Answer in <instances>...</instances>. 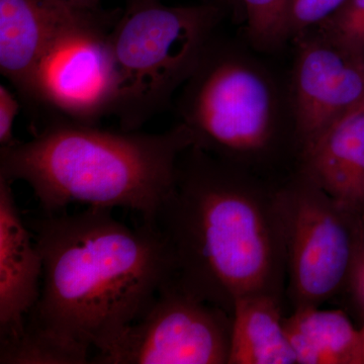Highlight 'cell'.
I'll return each instance as SVG.
<instances>
[{
  "mask_svg": "<svg viewBox=\"0 0 364 364\" xmlns=\"http://www.w3.org/2000/svg\"><path fill=\"white\" fill-rule=\"evenodd\" d=\"M191 146L153 225L168 244L172 279L233 316L235 301L284 298L287 230L280 184Z\"/></svg>",
  "mask_w": 364,
  "mask_h": 364,
  "instance_id": "1",
  "label": "cell"
},
{
  "mask_svg": "<svg viewBox=\"0 0 364 364\" xmlns=\"http://www.w3.org/2000/svg\"><path fill=\"white\" fill-rule=\"evenodd\" d=\"M32 226L43 286L26 325L72 348L105 350L173 277V258L156 226L133 229L112 208L47 214Z\"/></svg>",
  "mask_w": 364,
  "mask_h": 364,
  "instance_id": "2",
  "label": "cell"
},
{
  "mask_svg": "<svg viewBox=\"0 0 364 364\" xmlns=\"http://www.w3.org/2000/svg\"><path fill=\"white\" fill-rule=\"evenodd\" d=\"M193 145L178 123L162 133L111 131L51 117L28 142L0 148V177L23 181L47 214L73 203L124 208L152 224Z\"/></svg>",
  "mask_w": 364,
  "mask_h": 364,
  "instance_id": "3",
  "label": "cell"
},
{
  "mask_svg": "<svg viewBox=\"0 0 364 364\" xmlns=\"http://www.w3.org/2000/svg\"><path fill=\"white\" fill-rule=\"evenodd\" d=\"M178 114L193 146L257 176L282 181L273 171L289 142L280 126L277 90L263 69L232 46L212 40L182 86Z\"/></svg>",
  "mask_w": 364,
  "mask_h": 364,
  "instance_id": "4",
  "label": "cell"
},
{
  "mask_svg": "<svg viewBox=\"0 0 364 364\" xmlns=\"http://www.w3.org/2000/svg\"><path fill=\"white\" fill-rule=\"evenodd\" d=\"M223 18L215 4L168 6L127 0L109 32L117 77L112 116L121 130L139 131L168 109L193 75Z\"/></svg>",
  "mask_w": 364,
  "mask_h": 364,
  "instance_id": "5",
  "label": "cell"
},
{
  "mask_svg": "<svg viewBox=\"0 0 364 364\" xmlns=\"http://www.w3.org/2000/svg\"><path fill=\"white\" fill-rule=\"evenodd\" d=\"M287 230V296L294 310L321 306L348 287L361 215L339 205L299 170L280 184Z\"/></svg>",
  "mask_w": 364,
  "mask_h": 364,
  "instance_id": "6",
  "label": "cell"
},
{
  "mask_svg": "<svg viewBox=\"0 0 364 364\" xmlns=\"http://www.w3.org/2000/svg\"><path fill=\"white\" fill-rule=\"evenodd\" d=\"M233 316L170 279L142 317L91 359L100 364H228Z\"/></svg>",
  "mask_w": 364,
  "mask_h": 364,
  "instance_id": "7",
  "label": "cell"
},
{
  "mask_svg": "<svg viewBox=\"0 0 364 364\" xmlns=\"http://www.w3.org/2000/svg\"><path fill=\"white\" fill-rule=\"evenodd\" d=\"M119 14L81 26L52 48L36 78L38 107L78 124L112 116L117 77L109 35Z\"/></svg>",
  "mask_w": 364,
  "mask_h": 364,
  "instance_id": "8",
  "label": "cell"
},
{
  "mask_svg": "<svg viewBox=\"0 0 364 364\" xmlns=\"http://www.w3.org/2000/svg\"><path fill=\"white\" fill-rule=\"evenodd\" d=\"M293 75L294 132L299 152L364 100V59L322 36L296 38Z\"/></svg>",
  "mask_w": 364,
  "mask_h": 364,
  "instance_id": "9",
  "label": "cell"
},
{
  "mask_svg": "<svg viewBox=\"0 0 364 364\" xmlns=\"http://www.w3.org/2000/svg\"><path fill=\"white\" fill-rule=\"evenodd\" d=\"M119 11L75 6L62 0H0V72L23 102L38 109L36 78L60 40L81 26Z\"/></svg>",
  "mask_w": 364,
  "mask_h": 364,
  "instance_id": "10",
  "label": "cell"
},
{
  "mask_svg": "<svg viewBox=\"0 0 364 364\" xmlns=\"http://www.w3.org/2000/svg\"><path fill=\"white\" fill-rule=\"evenodd\" d=\"M11 184L0 177V341L25 329L43 275L42 256L21 220Z\"/></svg>",
  "mask_w": 364,
  "mask_h": 364,
  "instance_id": "11",
  "label": "cell"
},
{
  "mask_svg": "<svg viewBox=\"0 0 364 364\" xmlns=\"http://www.w3.org/2000/svg\"><path fill=\"white\" fill-rule=\"evenodd\" d=\"M342 207L364 214V107L301 148L298 167Z\"/></svg>",
  "mask_w": 364,
  "mask_h": 364,
  "instance_id": "12",
  "label": "cell"
},
{
  "mask_svg": "<svg viewBox=\"0 0 364 364\" xmlns=\"http://www.w3.org/2000/svg\"><path fill=\"white\" fill-rule=\"evenodd\" d=\"M284 318L282 296L258 293L237 299L228 364H298Z\"/></svg>",
  "mask_w": 364,
  "mask_h": 364,
  "instance_id": "13",
  "label": "cell"
},
{
  "mask_svg": "<svg viewBox=\"0 0 364 364\" xmlns=\"http://www.w3.org/2000/svg\"><path fill=\"white\" fill-rule=\"evenodd\" d=\"M284 327L298 364H364L360 333L342 311L296 309Z\"/></svg>",
  "mask_w": 364,
  "mask_h": 364,
  "instance_id": "14",
  "label": "cell"
},
{
  "mask_svg": "<svg viewBox=\"0 0 364 364\" xmlns=\"http://www.w3.org/2000/svg\"><path fill=\"white\" fill-rule=\"evenodd\" d=\"M1 364H82L88 353L72 348L47 333L25 326L14 338L0 341Z\"/></svg>",
  "mask_w": 364,
  "mask_h": 364,
  "instance_id": "15",
  "label": "cell"
},
{
  "mask_svg": "<svg viewBox=\"0 0 364 364\" xmlns=\"http://www.w3.org/2000/svg\"><path fill=\"white\" fill-rule=\"evenodd\" d=\"M245 11L248 36L255 47L270 50L289 38V0H238Z\"/></svg>",
  "mask_w": 364,
  "mask_h": 364,
  "instance_id": "16",
  "label": "cell"
},
{
  "mask_svg": "<svg viewBox=\"0 0 364 364\" xmlns=\"http://www.w3.org/2000/svg\"><path fill=\"white\" fill-rule=\"evenodd\" d=\"M316 28L318 35L332 44L364 59V0H346Z\"/></svg>",
  "mask_w": 364,
  "mask_h": 364,
  "instance_id": "17",
  "label": "cell"
},
{
  "mask_svg": "<svg viewBox=\"0 0 364 364\" xmlns=\"http://www.w3.org/2000/svg\"><path fill=\"white\" fill-rule=\"evenodd\" d=\"M346 0H289L287 28L294 39L331 16Z\"/></svg>",
  "mask_w": 364,
  "mask_h": 364,
  "instance_id": "18",
  "label": "cell"
},
{
  "mask_svg": "<svg viewBox=\"0 0 364 364\" xmlns=\"http://www.w3.org/2000/svg\"><path fill=\"white\" fill-rule=\"evenodd\" d=\"M21 109L20 98L6 85H0V148L18 142L14 138V126Z\"/></svg>",
  "mask_w": 364,
  "mask_h": 364,
  "instance_id": "19",
  "label": "cell"
},
{
  "mask_svg": "<svg viewBox=\"0 0 364 364\" xmlns=\"http://www.w3.org/2000/svg\"><path fill=\"white\" fill-rule=\"evenodd\" d=\"M347 289H350L353 296L364 306V214L361 215V232L358 254Z\"/></svg>",
  "mask_w": 364,
  "mask_h": 364,
  "instance_id": "20",
  "label": "cell"
},
{
  "mask_svg": "<svg viewBox=\"0 0 364 364\" xmlns=\"http://www.w3.org/2000/svg\"><path fill=\"white\" fill-rule=\"evenodd\" d=\"M62 1L68 2V4H75V6L97 7L100 6V0H62Z\"/></svg>",
  "mask_w": 364,
  "mask_h": 364,
  "instance_id": "21",
  "label": "cell"
},
{
  "mask_svg": "<svg viewBox=\"0 0 364 364\" xmlns=\"http://www.w3.org/2000/svg\"><path fill=\"white\" fill-rule=\"evenodd\" d=\"M359 333H360L361 343H363V353H364V326H363V329L359 330Z\"/></svg>",
  "mask_w": 364,
  "mask_h": 364,
  "instance_id": "22",
  "label": "cell"
},
{
  "mask_svg": "<svg viewBox=\"0 0 364 364\" xmlns=\"http://www.w3.org/2000/svg\"><path fill=\"white\" fill-rule=\"evenodd\" d=\"M363 105V107H364V100H363V105Z\"/></svg>",
  "mask_w": 364,
  "mask_h": 364,
  "instance_id": "23",
  "label": "cell"
}]
</instances>
